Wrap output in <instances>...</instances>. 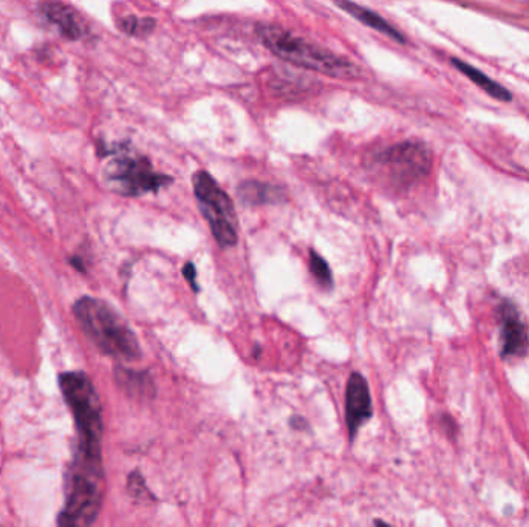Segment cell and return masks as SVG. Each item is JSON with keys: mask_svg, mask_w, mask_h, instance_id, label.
Returning a JSON list of instances; mask_svg holds the SVG:
<instances>
[{"mask_svg": "<svg viewBox=\"0 0 529 527\" xmlns=\"http://www.w3.org/2000/svg\"><path fill=\"white\" fill-rule=\"evenodd\" d=\"M76 322L102 354L133 362L141 357L135 333L114 308L104 300L81 297L73 305Z\"/></svg>", "mask_w": 529, "mask_h": 527, "instance_id": "1", "label": "cell"}, {"mask_svg": "<svg viewBox=\"0 0 529 527\" xmlns=\"http://www.w3.org/2000/svg\"><path fill=\"white\" fill-rule=\"evenodd\" d=\"M257 34L268 50L290 64L344 79L359 74L358 67L348 59L294 36L291 31L279 25H260Z\"/></svg>", "mask_w": 529, "mask_h": 527, "instance_id": "2", "label": "cell"}, {"mask_svg": "<svg viewBox=\"0 0 529 527\" xmlns=\"http://www.w3.org/2000/svg\"><path fill=\"white\" fill-rule=\"evenodd\" d=\"M59 386L77 432V455L101 458L102 407L90 377L82 371L61 375Z\"/></svg>", "mask_w": 529, "mask_h": 527, "instance_id": "3", "label": "cell"}, {"mask_svg": "<svg viewBox=\"0 0 529 527\" xmlns=\"http://www.w3.org/2000/svg\"><path fill=\"white\" fill-rule=\"evenodd\" d=\"M102 496V459L75 455L67 484V500L58 523L62 526L93 524L100 514Z\"/></svg>", "mask_w": 529, "mask_h": 527, "instance_id": "4", "label": "cell"}, {"mask_svg": "<svg viewBox=\"0 0 529 527\" xmlns=\"http://www.w3.org/2000/svg\"><path fill=\"white\" fill-rule=\"evenodd\" d=\"M197 203L213 235L222 248H232L238 240V221L234 203L208 172L199 171L192 178Z\"/></svg>", "mask_w": 529, "mask_h": 527, "instance_id": "5", "label": "cell"}, {"mask_svg": "<svg viewBox=\"0 0 529 527\" xmlns=\"http://www.w3.org/2000/svg\"><path fill=\"white\" fill-rule=\"evenodd\" d=\"M105 177L114 191L129 196L157 192L172 182L171 177L155 172L146 158L130 157L112 161L105 171Z\"/></svg>", "mask_w": 529, "mask_h": 527, "instance_id": "6", "label": "cell"}, {"mask_svg": "<svg viewBox=\"0 0 529 527\" xmlns=\"http://www.w3.org/2000/svg\"><path fill=\"white\" fill-rule=\"evenodd\" d=\"M381 161L389 168L398 182H408L424 178L432 166V155L422 143H401L381 155Z\"/></svg>", "mask_w": 529, "mask_h": 527, "instance_id": "7", "label": "cell"}, {"mask_svg": "<svg viewBox=\"0 0 529 527\" xmlns=\"http://www.w3.org/2000/svg\"><path fill=\"white\" fill-rule=\"evenodd\" d=\"M373 416V405L370 388L365 377L359 373H353L347 382V393H345V419L350 438H355L367 420Z\"/></svg>", "mask_w": 529, "mask_h": 527, "instance_id": "8", "label": "cell"}, {"mask_svg": "<svg viewBox=\"0 0 529 527\" xmlns=\"http://www.w3.org/2000/svg\"><path fill=\"white\" fill-rule=\"evenodd\" d=\"M503 327L502 345L505 356H517L523 353L528 347V331L523 322L520 320L516 308L511 304L503 305Z\"/></svg>", "mask_w": 529, "mask_h": 527, "instance_id": "9", "label": "cell"}, {"mask_svg": "<svg viewBox=\"0 0 529 527\" xmlns=\"http://www.w3.org/2000/svg\"><path fill=\"white\" fill-rule=\"evenodd\" d=\"M335 3L339 6V8H342L345 13H348L351 17L359 20V22H362L367 26L373 28V30L385 34V36L392 38L393 40L404 42L403 34H401L397 28H393L384 17H381L378 13L367 10L364 8V6L358 5L356 2H351V0H335Z\"/></svg>", "mask_w": 529, "mask_h": 527, "instance_id": "10", "label": "cell"}, {"mask_svg": "<svg viewBox=\"0 0 529 527\" xmlns=\"http://www.w3.org/2000/svg\"><path fill=\"white\" fill-rule=\"evenodd\" d=\"M238 198L243 205L257 206V205H270V203H279L285 200L284 189L279 186L268 184L260 181H245L237 189Z\"/></svg>", "mask_w": 529, "mask_h": 527, "instance_id": "11", "label": "cell"}, {"mask_svg": "<svg viewBox=\"0 0 529 527\" xmlns=\"http://www.w3.org/2000/svg\"><path fill=\"white\" fill-rule=\"evenodd\" d=\"M44 16L50 20L52 24L59 28L61 33L70 40H76L82 36V30L79 22L75 16V13L68 8L67 5L59 2H47L42 6Z\"/></svg>", "mask_w": 529, "mask_h": 527, "instance_id": "12", "label": "cell"}, {"mask_svg": "<svg viewBox=\"0 0 529 527\" xmlns=\"http://www.w3.org/2000/svg\"><path fill=\"white\" fill-rule=\"evenodd\" d=\"M450 62H452L457 70H460L464 76L469 77V79L474 82L475 86H478L480 88L484 90L489 96L496 97V100H498L500 102H509L512 100V95H511L509 90L505 88L503 86H500L498 82L492 81L491 77L486 76L483 72H480V70L475 68L474 65L466 64V62H463L457 58H452L450 59Z\"/></svg>", "mask_w": 529, "mask_h": 527, "instance_id": "13", "label": "cell"}, {"mask_svg": "<svg viewBox=\"0 0 529 527\" xmlns=\"http://www.w3.org/2000/svg\"><path fill=\"white\" fill-rule=\"evenodd\" d=\"M116 377L119 385H121L127 393H132V395L152 396L155 393L152 379L146 376L144 373H138V371L130 370H118Z\"/></svg>", "mask_w": 529, "mask_h": 527, "instance_id": "14", "label": "cell"}, {"mask_svg": "<svg viewBox=\"0 0 529 527\" xmlns=\"http://www.w3.org/2000/svg\"><path fill=\"white\" fill-rule=\"evenodd\" d=\"M309 269H312L314 278L323 288L333 286V274H331L327 260H323L314 249L309 251Z\"/></svg>", "mask_w": 529, "mask_h": 527, "instance_id": "15", "label": "cell"}, {"mask_svg": "<svg viewBox=\"0 0 529 527\" xmlns=\"http://www.w3.org/2000/svg\"><path fill=\"white\" fill-rule=\"evenodd\" d=\"M121 25L123 30L130 36H147L155 28V20L149 17L138 19L135 16H129L123 20Z\"/></svg>", "mask_w": 529, "mask_h": 527, "instance_id": "16", "label": "cell"}, {"mask_svg": "<svg viewBox=\"0 0 529 527\" xmlns=\"http://www.w3.org/2000/svg\"><path fill=\"white\" fill-rule=\"evenodd\" d=\"M183 276H185V278L187 280V283L192 286V290L199 292L200 291V286L197 285V269L194 263H186L185 269H183Z\"/></svg>", "mask_w": 529, "mask_h": 527, "instance_id": "17", "label": "cell"}]
</instances>
